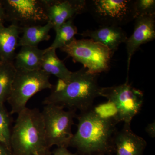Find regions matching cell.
<instances>
[{
  "instance_id": "5b68a950",
  "label": "cell",
  "mask_w": 155,
  "mask_h": 155,
  "mask_svg": "<svg viewBox=\"0 0 155 155\" xmlns=\"http://www.w3.org/2000/svg\"><path fill=\"white\" fill-rule=\"evenodd\" d=\"M50 75L42 69L30 70L17 69L11 94L8 100L11 114H18L26 107L31 97L39 92L53 88Z\"/></svg>"
},
{
  "instance_id": "5bb4252c",
  "label": "cell",
  "mask_w": 155,
  "mask_h": 155,
  "mask_svg": "<svg viewBox=\"0 0 155 155\" xmlns=\"http://www.w3.org/2000/svg\"><path fill=\"white\" fill-rule=\"evenodd\" d=\"M21 33V27L15 24L0 25V61L14 62Z\"/></svg>"
},
{
  "instance_id": "e0dca14e",
  "label": "cell",
  "mask_w": 155,
  "mask_h": 155,
  "mask_svg": "<svg viewBox=\"0 0 155 155\" xmlns=\"http://www.w3.org/2000/svg\"><path fill=\"white\" fill-rule=\"evenodd\" d=\"M53 25L49 22L44 25H34L21 28L22 36L19 38L18 47H36L42 41L50 39V30Z\"/></svg>"
},
{
  "instance_id": "277c9868",
  "label": "cell",
  "mask_w": 155,
  "mask_h": 155,
  "mask_svg": "<svg viewBox=\"0 0 155 155\" xmlns=\"http://www.w3.org/2000/svg\"><path fill=\"white\" fill-rule=\"evenodd\" d=\"M71 57L75 63H80L89 73L98 75L110 69L113 53L104 45L91 39L75 38L60 49Z\"/></svg>"
},
{
  "instance_id": "30bf717a",
  "label": "cell",
  "mask_w": 155,
  "mask_h": 155,
  "mask_svg": "<svg viewBox=\"0 0 155 155\" xmlns=\"http://www.w3.org/2000/svg\"><path fill=\"white\" fill-rule=\"evenodd\" d=\"M48 21L55 30L75 16L87 11L85 0H42Z\"/></svg>"
},
{
  "instance_id": "7402d4cb",
  "label": "cell",
  "mask_w": 155,
  "mask_h": 155,
  "mask_svg": "<svg viewBox=\"0 0 155 155\" xmlns=\"http://www.w3.org/2000/svg\"><path fill=\"white\" fill-rule=\"evenodd\" d=\"M53 155H75L67 150V147H60L56 148L53 152Z\"/></svg>"
},
{
  "instance_id": "9a60e30c",
  "label": "cell",
  "mask_w": 155,
  "mask_h": 155,
  "mask_svg": "<svg viewBox=\"0 0 155 155\" xmlns=\"http://www.w3.org/2000/svg\"><path fill=\"white\" fill-rule=\"evenodd\" d=\"M45 49H39L36 47H21L14 58V63L17 69L37 70L41 69L42 62Z\"/></svg>"
},
{
  "instance_id": "6da1fadb",
  "label": "cell",
  "mask_w": 155,
  "mask_h": 155,
  "mask_svg": "<svg viewBox=\"0 0 155 155\" xmlns=\"http://www.w3.org/2000/svg\"><path fill=\"white\" fill-rule=\"evenodd\" d=\"M77 118V131L69 146L82 155H105L114 150L118 123L114 118L102 116L93 108L80 113Z\"/></svg>"
},
{
  "instance_id": "484cf974",
  "label": "cell",
  "mask_w": 155,
  "mask_h": 155,
  "mask_svg": "<svg viewBox=\"0 0 155 155\" xmlns=\"http://www.w3.org/2000/svg\"></svg>"
},
{
  "instance_id": "ac0fdd59",
  "label": "cell",
  "mask_w": 155,
  "mask_h": 155,
  "mask_svg": "<svg viewBox=\"0 0 155 155\" xmlns=\"http://www.w3.org/2000/svg\"><path fill=\"white\" fill-rule=\"evenodd\" d=\"M16 72L14 62L0 61V104L8 101Z\"/></svg>"
},
{
  "instance_id": "d4e9b609",
  "label": "cell",
  "mask_w": 155,
  "mask_h": 155,
  "mask_svg": "<svg viewBox=\"0 0 155 155\" xmlns=\"http://www.w3.org/2000/svg\"><path fill=\"white\" fill-rule=\"evenodd\" d=\"M5 20V12L2 2V0H0V25L4 24Z\"/></svg>"
},
{
  "instance_id": "44dd1931",
  "label": "cell",
  "mask_w": 155,
  "mask_h": 155,
  "mask_svg": "<svg viewBox=\"0 0 155 155\" xmlns=\"http://www.w3.org/2000/svg\"><path fill=\"white\" fill-rule=\"evenodd\" d=\"M134 11L137 17L155 15V0H134Z\"/></svg>"
},
{
  "instance_id": "9c48e42d",
  "label": "cell",
  "mask_w": 155,
  "mask_h": 155,
  "mask_svg": "<svg viewBox=\"0 0 155 155\" xmlns=\"http://www.w3.org/2000/svg\"><path fill=\"white\" fill-rule=\"evenodd\" d=\"M6 20L19 27L42 25L48 20L42 0H2Z\"/></svg>"
},
{
  "instance_id": "2e32d148",
  "label": "cell",
  "mask_w": 155,
  "mask_h": 155,
  "mask_svg": "<svg viewBox=\"0 0 155 155\" xmlns=\"http://www.w3.org/2000/svg\"><path fill=\"white\" fill-rule=\"evenodd\" d=\"M56 51L49 47L45 49L41 69L49 75H54L58 80L67 81L70 78L72 72L67 69L64 62L58 58Z\"/></svg>"
},
{
  "instance_id": "d6986e66",
  "label": "cell",
  "mask_w": 155,
  "mask_h": 155,
  "mask_svg": "<svg viewBox=\"0 0 155 155\" xmlns=\"http://www.w3.org/2000/svg\"><path fill=\"white\" fill-rule=\"evenodd\" d=\"M73 19L68 20L55 30V38L50 48L55 50L61 48L69 44L75 38L78 29L74 25Z\"/></svg>"
},
{
  "instance_id": "8992f818",
  "label": "cell",
  "mask_w": 155,
  "mask_h": 155,
  "mask_svg": "<svg viewBox=\"0 0 155 155\" xmlns=\"http://www.w3.org/2000/svg\"><path fill=\"white\" fill-rule=\"evenodd\" d=\"M41 112L48 146L58 147L69 146L73 137L72 126L76 117V111L66 110L61 106L49 104L45 105Z\"/></svg>"
},
{
  "instance_id": "8fae6325",
  "label": "cell",
  "mask_w": 155,
  "mask_h": 155,
  "mask_svg": "<svg viewBox=\"0 0 155 155\" xmlns=\"http://www.w3.org/2000/svg\"><path fill=\"white\" fill-rule=\"evenodd\" d=\"M134 29L125 42L127 51L128 74L131 58L141 45L154 40L155 38V15L141 16L135 19Z\"/></svg>"
},
{
  "instance_id": "7c38bea8",
  "label": "cell",
  "mask_w": 155,
  "mask_h": 155,
  "mask_svg": "<svg viewBox=\"0 0 155 155\" xmlns=\"http://www.w3.org/2000/svg\"><path fill=\"white\" fill-rule=\"evenodd\" d=\"M146 146L144 139L134 133L128 124H124L122 130H117L114 136L115 155H143Z\"/></svg>"
},
{
  "instance_id": "ffe728a7",
  "label": "cell",
  "mask_w": 155,
  "mask_h": 155,
  "mask_svg": "<svg viewBox=\"0 0 155 155\" xmlns=\"http://www.w3.org/2000/svg\"><path fill=\"white\" fill-rule=\"evenodd\" d=\"M12 123L11 115L4 106V104H0V143L10 150Z\"/></svg>"
},
{
  "instance_id": "52a82bcc",
  "label": "cell",
  "mask_w": 155,
  "mask_h": 155,
  "mask_svg": "<svg viewBox=\"0 0 155 155\" xmlns=\"http://www.w3.org/2000/svg\"><path fill=\"white\" fill-rule=\"evenodd\" d=\"M100 96L106 98L114 105L116 122H123L128 125L140 111L144 99L143 92L128 84V78L121 85L101 87Z\"/></svg>"
},
{
  "instance_id": "7a4b0ae2",
  "label": "cell",
  "mask_w": 155,
  "mask_h": 155,
  "mask_svg": "<svg viewBox=\"0 0 155 155\" xmlns=\"http://www.w3.org/2000/svg\"><path fill=\"white\" fill-rule=\"evenodd\" d=\"M97 77V75L89 73L84 67L72 72L67 81L58 80L43 104L57 105L80 113L88 111L93 108L96 98L100 96L101 87Z\"/></svg>"
},
{
  "instance_id": "603a6c76",
  "label": "cell",
  "mask_w": 155,
  "mask_h": 155,
  "mask_svg": "<svg viewBox=\"0 0 155 155\" xmlns=\"http://www.w3.org/2000/svg\"><path fill=\"white\" fill-rule=\"evenodd\" d=\"M147 133L150 137H155V122L148 124L146 128Z\"/></svg>"
},
{
  "instance_id": "cb8c5ba5",
  "label": "cell",
  "mask_w": 155,
  "mask_h": 155,
  "mask_svg": "<svg viewBox=\"0 0 155 155\" xmlns=\"http://www.w3.org/2000/svg\"><path fill=\"white\" fill-rule=\"evenodd\" d=\"M0 155H13L12 151L5 145L0 143Z\"/></svg>"
},
{
  "instance_id": "4fadbf2b",
  "label": "cell",
  "mask_w": 155,
  "mask_h": 155,
  "mask_svg": "<svg viewBox=\"0 0 155 155\" xmlns=\"http://www.w3.org/2000/svg\"><path fill=\"white\" fill-rule=\"evenodd\" d=\"M81 35L104 45L113 54L121 44L125 43L128 38L122 27L115 25H101L94 30L85 31Z\"/></svg>"
},
{
  "instance_id": "3957f363",
  "label": "cell",
  "mask_w": 155,
  "mask_h": 155,
  "mask_svg": "<svg viewBox=\"0 0 155 155\" xmlns=\"http://www.w3.org/2000/svg\"><path fill=\"white\" fill-rule=\"evenodd\" d=\"M17 115L11 131L13 155L51 154L46 140L41 112L26 107Z\"/></svg>"
},
{
  "instance_id": "ba28073f",
  "label": "cell",
  "mask_w": 155,
  "mask_h": 155,
  "mask_svg": "<svg viewBox=\"0 0 155 155\" xmlns=\"http://www.w3.org/2000/svg\"><path fill=\"white\" fill-rule=\"evenodd\" d=\"M88 11L101 25H125L135 19L134 0L86 1Z\"/></svg>"
}]
</instances>
